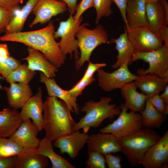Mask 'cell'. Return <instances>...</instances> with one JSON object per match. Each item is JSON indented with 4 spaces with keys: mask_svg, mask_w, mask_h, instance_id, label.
Returning a JSON list of instances; mask_svg holds the SVG:
<instances>
[{
    "mask_svg": "<svg viewBox=\"0 0 168 168\" xmlns=\"http://www.w3.org/2000/svg\"><path fill=\"white\" fill-rule=\"evenodd\" d=\"M54 25L51 22L46 27L36 30L6 33L0 37V40L20 43L36 49L58 68L64 63L66 58L54 37Z\"/></svg>",
    "mask_w": 168,
    "mask_h": 168,
    "instance_id": "cell-1",
    "label": "cell"
},
{
    "mask_svg": "<svg viewBox=\"0 0 168 168\" xmlns=\"http://www.w3.org/2000/svg\"><path fill=\"white\" fill-rule=\"evenodd\" d=\"M43 112L45 137L51 141L74 131L76 122L63 100L55 97L48 96L43 103Z\"/></svg>",
    "mask_w": 168,
    "mask_h": 168,
    "instance_id": "cell-2",
    "label": "cell"
},
{
    "mask_svg": "<svg viewBox=\"0 0 168 168\" xmlns=\"http://www.w3.org/2000/svg\"><path fill=\"white\" fill-rule=\"evenodd\" d=\"M161 136L152 129L142 128L130 135L118 138L120 152L132 166L140 165L147 150Z\"/></svg>",
    "mask_w": 168,
    "mask_h": 168,
    "instance_id": "cell-3",
    "label": "cell"
},
{
    "mask_svg": "<svg viewBox=\"0 0 168 168\" xmlns=\"http://www.w3.org/2000/svg\"><path fill=\"white\" fill-rule=\"evenodd\" d=\"M110 97H102L97 102L90 100L86 102L81 111L85 115L76 123L74 130L82 129L83 132L87 133L91 128L99 127L105 119L112 118L119 114L121 110L114 104Z\"/></svg>",
    "mask_w": 168,
    "mask_h": 168,
    "instance_id": "cell-4",
    "label": "cell"
},
{
    "mask_svg": "<svg viewBox=\"0 0 168 168\" xmlns=\"http://www.w3.org/2000/svg\"><path fill=\"white\" fill-rule=\"evenodd\" d=\"M87 25L89 24H82L76 34L80 51V56L75 64V68L77 70L86 62L90 61L91 54L96 47L103 43H110L107 32L102 25L91 30L86 27Z\"/></svg>",
    "mask_w": 168,
    "mask_h": 168,
    "instance_id": "cell-5",
    "label": "cell"
},
{
    "mask_svg": "<svg viewBox=\"0 0 168 168\" xmlns=\"http://www.w3.org/2000/svg\"><path fill=\"white\" fill-rule=\"evenodd\" d=\"M121 112L118 118L112 123L100 128V132L112 134L118 138L133 133L142 128L141 114L130 111L125 104H121Z\"/></svg>",
    "mask_w": 168,
    "mask_h": 168,
    "instance_id": "cell-6",
    "label": "cell"
},
{
    "mask_svg": "<svg viewBox=\"0 0 168 168\" xmlns=\"http://www.w3.org/2000/svg\"><path fill=\"white\" fill-rule=\"evenodd\" d=\"M82 19L83 17L81 16L78 21H76L72 15L70 14L67 20L60 22L57 30L55 31L54 37L55 39L61 38L58 44L60 50L65 58L68 54H69L72 58L73 53L76 60L79 58L78 41L75 37L77 32L81 26V23Z\"/></svg>",
    "mask_w": 168,
    "mask_h": 168,
    "instance_id": "cell-7",
    "label": "cell"
},
{
    "mask_svg": "<svg viewBox=\"0 0 168 168\" xmlns=\"http://www.w3.org/2000/svg\"><path fill=\"white\" fill-rule=\"evenodd\" d=\"M141 60L147 63L149 66L146 69H138V75L151 73L162 77H168V47L163 44L161 47L152 51L135 52L132 56V62Z\"/></svg>",
    "mask_w": 168,
    "mask_h": 168,
    "instance_id": "cell-8",
    "label": "cell"
},
{
    "mask_svg": "<svg viewBox=\"0 0 168 168\" xmlns=\"http://www.w3.org/2000/svg\"><path fill=\"white\" fill-rule=\"evenodd\" d=\"M125 28L128 38L135 52L152 51L163 45V41L160 34L152 32L147 27Z\"/></svg>",
    "mask_w": 168,
    "mask_h": 168,
    "instance_id": "cell-9",
    "label": "cell"
},
{
    "mask_svg": "<svg viewBox=\"0 0 168 168\" xmlns=\"http://www.w3.org/2000/svg\"><path fill=\"white\" fill-rule=\"evenodd\" d=\"M128 65L124 64L112 72H108L102 68L97 72L99 86L105 92L120 89L126 84L135 81L138 75L129 70Z\"/></svg>",
    "mask_w": 168,
    "mask_h": 168,
    "instance_id": "cell-10",
    "label": "cell"
},
{
    "mask_svg": "<svg viewBox=\"0 0 168 168\" xmlns=\"http://www.w3.org/2000/svg\"><path fill=\"white\" fill-rule=\"evenodd\" d=\"M168 131H167L146 151L140 162L146 168L168 167Z\"/></svg>",
    "mask_w": 168,
    "mask_h": 168,
    "instance_id": "cell-11",
    "label": "cell"
},
{
    "mask_svg": "<svg viewBox=\"0 0 168 168\" xmlns=\"http://www.w3.org/2000/svg\"><path fill=\"white\" fill-rule=\"evenodd\" d=\"M68 7L63 1L57 0H37L32 11L35 17L29 25L32 28L38 24H44L51 18L66 11Z\"/></svg>",
    "mask_w": 168,
    "mask_h": 168,
    "instance_id": "cell-12",
    "label": "cell"
},
{
    "mask_svg": "<svg viewBox=\"0 0 168 168\" xmlns=\"http://www.w3.org/2000/svg\"><path fill=\"white\" fill-rule=\"evenodd\" d=\"M89 136L87 133L77 130L58 138L54 141L53 145L59 149L60 154L67 153L71 158L75 159L86 144Z\"/></svg>",
    "mask_w": 168,
    "mask_h": 168,
    "instance_id": "cell-13",
    "label": "cell"
},
{
    "mask_svg": "<svg viewBox=\"0 0 168 168\" xmlns=\"http://www.w3.org/2000/svg\"><path fill=\"white\" fill-rule=\"evenodd\" d=\"M20 113L23 121L32 119L39 132L43 129V103L42 91L39 88L37 93L29 98L21 107Z\"/></svg>",
    "mask_w": 168,
    "mask_h": 168,
    "instance_id": "cell-14",
    "label": "cell"
},
{
    "mask_svg": "<svg viewBox=\"0 0 168 168\" xmlns=\"http://www.w3.org/2000/svg\"><path fill=\"white\" fill-rule=\"evenodd\" d=\"M86 144L87 151H97L103 155L120 152L118 138L110 133L92 134L90 135Z\"/></svg>",
    "mask_w": 168,
    "mask_h": 168,
    "instance_id": "cell-15",
    "label": "cell"
},
{
    "mask_svg": "<svg viewBox=\"0 0 168 168\" xmlns=\"http://www.w3.org/2000/svg\"><path fill=\"white\" fill-rule=\"evenodd\" d=\"M39 131L30 119L23 122L9 138L23 147L37 148L40 140L37 137Z\"/></svg>",
    "mask_w": 168,
    "mask_h": 168,
    "instance_id": "cell-16",
    "label": "cell"
},
{
    "mask_svg": "<svg viewBox=\"0 0 168 168\" xmlns=\"http://www.w3.org/2000/svg\"><path fill=\"white\" fill-rule=\"evenodd\" d=\"M144 0H129L126 7L125 27H147Z\"/></svg>",
    "mask_w": 168,
    "mask_h": 168,
    "instance_id": "cell-17",
    "label": "cell"
},
{
    "mask_svg": "<svg viewBox=\"0 0 168 168\" xmlns=\"http://www.w3.org/2000/svg\"><path fill=\"white\" fill-rule=\"evenodd\" d=\"M138 76L135 81L138 88L148 98L159 94L168 86V77H162L151 73Z\"/></svg>",
    "mask_w": 168,
    "mask_h": 168,
    "instance_id": "cell-18",
    "label": "cell"
},
{
    "mask_svg": "<svg viewBox=\"0 0 168 168\" xmlns=\"http://www.w3.org/2000/svg\"><path fill=\"white\" fill-rule=\"evenodd\" d=\"M28 55L22 59L28 62L30 70L39 71L49 78H53L58 71V68L47 60L40 52L30 47L27 48Z\"/></svg>",
    "mask_w": 168,
    "mask_h": 168,
    "instance_id": "cell-19",
    "label": "cell"
},
{
    "mask_svg": "<svg viewBox=\"0 0 168 168\" xmlns=\"http://www.w3.org/2000/svg\"><path fill=\"white\" fill-rule=\"evenodd\" d=\"M40 81L45 85L49 96L59 98L66 104L72 112L76 115L79 114V109L77 100L69 94L68 90L61 88L53 78L47 77L42 72L40 73Z\"/></svg>",
    "mask_w": 168,
    "mask_h": 168,
    "instance_id": "cell-20",
    "label": "cell"
},
{
    "mask_svg": "<svg viewBox=\"0 0 168 168\" xmlns=\"http://www.w3.org/2000/svg\"><path fill=\"white\" fill-rule=\"evenodd\" d=\"M137 88L135 81L128 83L120 89L121 95L128 110L140 113L143 110L148 97L143 93L138 92Z\"/></svg>",
    "mask_w": 168,
    "mask_h": 168,
    "instance_id": "cell-21",
    "label": "cell"
},
{
    "mask_svg": "<svg viewBox=\"0 0 168 168\" xmlns=\"http://www.w3.org/2000/svg\"><path fill=\"white\" fill-rule=\"evenodd\" d=\"M6 93L8 104L12 109L21 108L27 101L33 96L31 89L28 84L14 82L9 87L3 88Z\"/></svg>",
    "mask_w": 168,
    "mask_h": 168,
    "instance_id": "cell-22",
    "label": "cell"
},
{
    "mask_svg": "<svg viewBox=\"0 0 168 168\" xmlns=\"http://www.w3.org/2000/svg\"><path fill=\"white\" fill-rule=\"evenodd\" d=\"M124 32L117 38H113L110 41V43L115 44V48L118 54L116 56L117 60L112 65V68L117 69L122 65L127 64L128 65L131 64L132 57L135 51L129 40L127 31L124 27Z\"/></svg>",
    "mask_w": 168,
    "mask_h": 168,
    "instance_id": "cell-23",
    "label": "cell"
},
{
    "mask_svg": "<svg viewBox=\"0 0 168 168\" xmlns=\"http://www.w3.org/2000/svg\"><path fill=\"white\" fill-rule=\"evenodd\" d=\"M22 122L20 113L16 110L4 109L0 111V137L10 138Z\"/></svg>",
    "mask_w": 168,
    "mask_h": 168,
    "instance_id": "cell-24",
    "label": "cell"
},
{
    "mask_svg": "<svg viewBox=\"0 0 168 168\" xmlns=\"http://www.w3.org/2000/svg\"><path fill=\"white\" fill-rule=\"evenodd\" d=\"M36 148L23 147L17 155V168H46L47 158L39 154Z\"/></svg>",
    "mask_w": 168,
    "mask_h": 168,
    "instance_id": "cell-25",
    "label": "cell"
},
{
    "mask_svg": "<svg viewBox=\"0 0 168 168\" xmlns=\"http://www.w3.org/2000/svg\"><path fill=\"white\" fill-rule=\"evenodd\" d=\"M146 14L149 30L159 34L161 29L167 25L165 11L162 4L158 1L146 3Z\"/></svg>",
    "mask_w": 168,
    "mask_h": 168,
    "instance_id": "cell-26",
    "label": "cell"
},
{
    "mask_svg": "<svg viewBox=\"0 0 168 168\" xmlns=\"http://www.w3.org/2000/svg\"><path fill=\"white\" fill-rule=\"evenodd\" d=\"M52 142L45 136L40 140L39 144L36 149L37 152L50 160L52 168H75L74 166L54 152Z\"/></svg>",
    "mask_w": 168,
    "mask_h": 168,
    "instance_id": "cell-27",
    "label": "cell"
},
{
    "mask_svg": "<svg viewBox=\"0 0 168 168\" xmlns=\"http://www.w3.org/2000/svg\"><path fill=\"white\" fill-rule=\"evenodd\" d=\"M140 113L142 125L147 128L159 127L164 120L163 114L154 106L150 98L147 99L144 108Z\"/></svg>",
    "mask_w": 168,
    "mask_h": 168,
    "instance_id": "cell-28",
    "label": "cell"
},
{
    "mask_svg": "<svg viewBox=\"0 0 168 168\" xmlns=\"http://www.w3.org/2000/svg\"><path fill=\"white\" fill-rule=\"evenodd\" d=\"M37 0H28L19 12L15 15L5 30L6 33L21 31L25 22Z\"/></svg>",
    "mask_w": 168,
    "mask_h": 168,
    "instance_id": "cell-29",
    "label": "cell"
},
{
    "mask_svg": "<svg viewBox=\"0 0 168 168\" xmlns=\"http://www.w3.org/2000/svg\"><path fill=\"white\" fill-rule=\"evenodd\" d=\"M35 71L30 69L26 63L21 64L10 73L5 79L6 82L11 84L18 83L28 84L35 75Z\"/></svg>",
    "mask_w": 168,
    "mask_h": 168,
    "instance_id": "cell-30",
    "label": "cell"
},
{
    "mask_svg": "<svg viewBox=\"0 0 168 168\" xmlns=\"http://www.w3.org/2000/svg\"><path fill=\"white\" fill-rule=\"evenodd\" d=\"M23 147L10 138L0 137V157L17 156Z\"/></svg>",
    "mask_w": 168,
    "mask_h": 168,
    "instance_id": "cell-31",
    "label": "cell"
},
{
    "mask_svg": "<svg viewBox=\"0 0 168 168\" xmlns=\"http://www.w3.org/2000/svg\"><path fill=\"white\" fill-rule=\"evenodd\" d=\"M112 2V0H94L93 7L96 13V24L99 23L102 17H108L111 15L113 12L111 8Z\"/></svg>",
    "mask_w": 168,
    "mask_h": 168,
    "instance_id": "cell-32",
    "label": "cell"
},
{
    "mask_svg": "<svg viewBox=\"0 0 168 168\" xmlns=\"http://www.w3.org/2000/svg\"><path fill=\"white\" fill-rule=\"evenodd\" d=\"M88 158L86 161L87 168H105L106 163L104 155L96 151H87Z\"/></svg>",
    "mask_w": 168,
    "mask_h": 168,
    "instance_id": "cell-33",
    "label": "cell"
},
{
    "mask_svg": "<svg viewBox=\"0 0 168 168\" xmlns=\"http://www.w3.org/2000/svg\"><path fill=\"white\" fill-rule=\"evenodd\" d=\"M21 62L10 56L4 61L0 63V74L2 79L5 78L21 64Z\"/></svg>",
    "mask_w": 168,
    "mask_h": 168,
    "instance_id": "cell-34",
    "label": "cell"
},
{
    "mask_svg": "<svg viewBox=\"0 0 168 168\" xmlns=\"http://www.w3.org/2000/svg\"><path fill=\"white\" fill-rule=\"evenodd\" d=\"M95 79L93 76L87 80H80L71 89L68 90V92L73 97L77 99L78 96L82 94L85 88L95 81Z\"/></svg>",
    "mask_w": 168,
    "mask_h": 168,
    "instance_id": "cell-35",
    "label": "cell"
},
{
    "mask_svg": "<svg viewBox=\"0 0 168 168\" xmlns=\"http://www.w3.org/2000/svg\"><path fill=\"white\" fill-rule=\"evenodd\" d=\"M15 12L0 6V32L5 30L13 17Z\"/></svg>",
    "mask_w": 168,
    "mask_h": 168,
    "instance_id": "cell-36",
    "label": "cell"
},
{
    "mask_svg": "<svg viewBox=\"0 0 168 168\" xmlns=\"http://www.w3.org/2000/svg\"><path fill=\"white\" fill-rule=\"evenodd\" d=\"M107 66L106 63H94L88 61V64L85 72L80 80L88 79L92 77L94 73L99 69Z\"/></svg>",
    "mask_w": 168,
    "mask_h": 168,
    "instance_id": "cell-37",
    "label": "cell"
},
{
    "mask_svg": "<svg viewBox=\"0 0 168 168\" xmlns=\"http://www.w3.org/2000/svg\"><path fill=\"white\" fill-rule=\"evenodd\" d=\"M93 2L94 0H82L79 4L77 5L76 13L73 16L74 19L78 21L84 12L88 9L93 7Z\"/></svg>",
    "mask_w": 168,
    "mask_h": 168,
    "instance_id": "cell-38",
    "label": "cell"
},
{
    "mask_svg": "<svg viewBox=\"0 0 168 168\" xmlns=\"http://www.w3.org/2000/svg\"><path fill=\"white\" fill-rule=\"evenodd\" d=\"M106 163L109 168H121L122 158L121 156L115 155L112 153H109L104 155Z\"/></svg>",
    "mask_w": 168,
    "mask_h": 168,
    "instance_id": "cell-39",
    "label": "cell"
},
{
    "mask_svg": "<svg viewBox=\"0 0 168 168\" xmlns=\"http://www.w3.org/2000/svg\"><path fill=\"white\" fill-rule=\"evenodd\" d=\"M23 1V0H0V6L15 12Z\"/></svg>",
    "mask_w": 168,
    "mask_h": 168,
    "instance_id": "cell-40",
    "label": "cell"
},
{
    "mask_svg": "<svg viewBox=\"0 0 168 168\" xmlns=\"http://www.w3.org/2000/svg\"><path fill=\"white\" fill-rule=\"evenodd\" d=\"M17 156L0 157V168H17Z\"/></svg>",
    "mask_w": 168,
    "mask_h": 168,
    "instance_id": "cell-41",
    "label": "cell"
},
{
    "mask_svg": "<svg viewBox=\"0 0 168 168\" xmlns=\"http://www.w3.org/2000/svg\"><path fill=\"white\" fill-rule=\"evenodd\" d=\"M154 106L160 112L163 114L165 110V104L159 94H156L150 98Z\"/></svg>",
    "mask_w": 168,
    "mask_h": 168,
    "instance_id": "cell-42",
    "label": "cell"
},
{
    "mask_svg": "<svg viewBox=\"0 0 168 168\" xmlns=\"http://www.w3.org/2000/svg\"><path fill=\"white\" fill-rule=\"evenodd\" d=\"M129 0H112L117 6L121 13L123 21L125 24L126 18L125 11L127 5Z\"/></svg>",
    "mask_w": 168,
    "mask_h": 168,
    "instance_id": "cell-43",
    "label": "cell"
},
{
    "mask_svg": "<svg viewBox=\"0 0 168 168\" xmlns=\"http://www.w3.org/2000/svg\"><path fill=\"white\" fill-rule=\"evenodd\" d=\"M10 56L7 44H0V63L5 61Z\"/></svg>",
    "mask_w": 168,
    "mask_h": 168,
    "instance_id": "cell-44",
    "label": "cell"
},
{
    "mask_svg": "<svg viewBox=\"0 0 168 168\" xmlns=\"http://www.w3.org/2000/svg\"><path fill=\"white\" fill-rule=\"evenodd\" d=\"M59 1H63L67 4L68 9L69 11L70 14L72 15L76 12L77 6V0H57Z\"/></svg>",
    "mask_w": 168,
    "mask_h": 168,
    "instance_id": "cell-45",
    "label": "cell"
},
{
    "mask_svg": "<svg viewBox=\"0 0 168 168\" xmlns=\"http://www.w3.org/2000/svg\"><path fill=\"white\" fill-rule=\"evenodd\" d=\"M159 33L164 42V44L168 47V25H165L161 29Z\"/></svg>",
    "mask_w": 168,
    "mask_h": 168,
    "instance_id": "cell-46",
    "label": "cell"
},
{
    "mask_svg": "<svg viewBox=\"0 0 168 168\" xmlns=\"http://www.w3.org/2000/svg\"><path fill=\"white\" fill-rule=\"evenodd\" d=\"M160 96L163 100L165 107L163 114L167 115L168 114V86L166 87Z\"/></svg>",
    "mask_w": 168,
    "mask_h": 168,
    "instance_id": "cell-47",
    "label": "cell"
},
{
    "mask_svg": "<svg viewBox=\"0 0 168 168\" xmlns=\"http://www.w3.org/2000/svg\"><path fill=\"white\" fill-rule=\"evenodd\" d=\"M159 1L162 4L165 11L166 23L168 25V3L167 0H159Z\"/></svg>",
    "mask_w": 168,
    "mask_h": 168,
    "instance_id": "cell-48",
    "label": "cell"
},
{
    "mask_svg": "<svg viewBox=\"0 0 168 168\" xmlns=\"http://www.w3.org/2000/svg\"><path fill=\"white\" fill-rule=\"evenodd\" d=\"M146 3L147 2H158L159 0H144Z\"/></svg>",
    "mask_w": 168,
    "mask_h": 168,
    "instance_id": "cell-49",
    "label": "cell"
},
{
    "mask_svg": "<svg viewBox=\"0 0 168 168\" xmlns=\"http://www.w3.org/2000/svg\"><path fill=\"white\" fill-rule=\"evenodd\" d=\"M2 79V77H1V76L0 75V80L1 79ZM0 90H3V87L1 85L0 83Z\"/></svg>",
    "mask_w": 168,
    "mask_h": 168,
    "instance_id": "cell-50",
    "label": "cell"
}]
</instances>
